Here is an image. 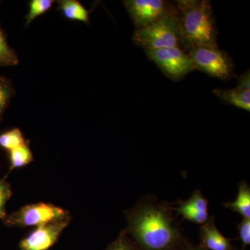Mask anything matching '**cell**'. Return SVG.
Instances as JSON below:
<instances>
[{
  "instance_id": "obj_1",
  "label": "cell",
  "mask_w": 250,
  "mask_h": 250,
  "mask_svg": "<svg viewBox=\"0 0 250 250\" xmlns=\"http://www.w3.org/2000/svg\"><path fill=\"white\" fill-rule=\"evenodd\" d=\"M126 215L128 231L142 250H171L180 242V233L164 209L144 205Z\"/></svg>"
},
{
  "instance_id": "obj_2",
  "label": "cell",
  "mask_w": 250,
  "mask_h": 250,
  "mask_svg": "<svg viewBox=\"0 0 250 250\" xmlns=\"http://www.w3.org/2000/svg\"><path fill=\"white\" fill-rule=\"evenodd\" d=\"M182 45L185 49L218 46L213 11L207 0L176 1Z\"/></svg>"
},
{
  "instance_id": "obj_3",
  "label": "cell",
  "mask_w": 250,
  "mask_h": 250,
  "mask_svg": "<svg viewBox=\"0 0 250 250\" xmlns=\"http://www.w3.org/2000/svg\"><path fill=\"white\" fill-rule=\"evenodd\" d=\"M132 40L135 45L145 50L180 47L182 37L178 11L177 10L147 27L136 29Z\"/></svg>"
},
{
  "instance_id": "obj_4",
  "label": "cell",
  "mask_w": 250,
  "mask_h": 250,
  "mask_svg": "<svg viewBox=\"0 0 250 250\" xmlns=\"http://www.w3.org/2000/svg\"><path fill=\"white\" fill-rule=\"evenodd\" d=\"M71 218L68 210L52 203L38 202L24 206L3 220L9 228H26L41 226L59 220Z\"/></svg>"
},
{
  "instance_id": "obj_5",
  "label": "cell",
  "mask_w": 250,
  "mask_h": 250,
  "mask_svg": "<svg viewBox=\"0 0 250 250\" xmlns=\"http://www.w3.org/2000/svg\"><path fill=\"white\" fill-rule=\"evenodd\" d=\"M196 69L210 76L227 80L231 78L234 72L232 60L218 46H203L187 49Z\"/></svg>"
},
{
  "instance_id": "obj_6",
  "label": "cell",
  "mask_w": 250,
  "mask_h": 250,
  "mask_svg": "<svg viewBox=\"0 0 250 250\" xmlns=\"http://www.w3.org/2000/svg\"><path fill=\"white\" fill-rule=\"evenodd\" d=\"M146 53L166 76L174 81L181 80L196 70L187 52L180 47L149 49L146 50Z\"/></svg>"
},
{
  "instance_id": "obj_7",
  "label": "cell",
  "mask_w": 250,
  "mask_h": 250,
  "mask_svg": "<svg viewBox=\"0 0 250 250\" xmlns=\"http://www.w3.org/2000/svg\"><path fill=\"white\" fill-rule=\"evenodd\" d=\"M136 29H142L177 11V7L165 0L123 1Z\"/></svg>"
},
{
  "instance_id": "obj_8",
  "label": "cell",
  "mask_w": 250,
  "mask_h": 250,
  "mask_svg": "<svg viewBox=\"0 0 250 250\" xmlns=\"http://www.w3.org/2000/svg\"><path fill=\"white\" fill-rule=\"evenodd\" d=\"M71 218L37 227L31 230L19 243L21 250H48L58 241Z\"/></svg>"
},
{
  "instance_id": "obj_9",
  "label": "cell",
  "mask_w": 250,
  "mask_h": 250,
  "mask_svg": "<svg viewBox=\"0 0 250 250\" xmlns=\"http://www.w3.org/2000/svg\"><path fill=\"white\" fill-rule=\"evenodd\" d=\"M250 70L240 77L236 88L226 90H215L213 93L228 104L250 111Z\"/></svg>"
},
{
  "instance_id": "obj_10",
  "label": "cell",
  "mask_w": 250,
  "mask_h": 250,
  "mask_svg": "<svg viewBox=\"0 0 250 250\" xmlns=\"http://www.w3.org/2000/svg\"><path fill=\"white\" fill-rule=\"evenodd\" d=\"M176 210L192 223L204 225L208 220V201L198 190L194 192L190 200L180 204Z\"/></svg>"
},
{
  "instance_id": "obj_11",
  "label": "cell",
  "mask_w": 250,
  "mask_h": 250,
  "mask_svg": "<svg viewBox=\"0 0 250 250\" xmlns=\"http://www.w3.org/2000/svg\"><path fill=\"white\" fill-rule=\"evenodd\" d=\"M202 248L208 250H233L229 240L225 238L213 221H207L200 230Z\"/></svg>"
},
{
  "instance_id": "obj_12",
  "label": "cell",
  "mask_w": 250,
  "mask_h": 250,
  "mask_svg": "<svg viewBox=\"0 0 250 250\" xmlns=\"http://www.w3.org/2000/svg\"><path fill=\"white\" fill-rule=\"evenodd\" d=\"M58 9L69 21L83 23L89 22V12L77 0H60L57 1Z\"/></svg>"
},
{
  "instance_id": "obj_13",
  "label": "cell",
  "mask_w": 250,
  "mask_h": 250,
  "mask_svg": "<svg viewBox=\"0 0 250 250\" xmlns=\"http://www.w3.org/2000/svg\"><path fill=\"white\" fill-rule=\"evenodd\" d=\"M10 162L9 172L15 169L25 167L34 161V156L27 141L22 146L9 152Z\"/></svg>"
},
{
  "instance_id": "obj_14",
  "label": "cell",
  "mask_w": 250,
  "mask_h": 250,
  "mask_svg": "<svg viewBox=\"0 0 250 250\" xmlns=\"http://www.w3.org/2000/svg\"><path fill=\"white\" fill-rule=\"evenodd\" d=\"M227 208L238 212L244 218H250V189L245 182H241L239 185L238 197L236 201L227 203Z\"/></svg>"
},
{
  "instance_id": "obj_15",
  "label": "cell",
  "mask_w": 250,
  "mask_h": 250,
  "mask_svg": "<svg viewBox=\"0 0 250 250\" xmlns=\"http://www.w3.org/2000/svg\"><path fill=\"white\" fill-rule=\"evenodd\" d=\"M27 142L22 131L18 128H14L0 134V147L10 152L22 146Z\"/></svg>"
},
{
  "instance_id": "obj_16",
  "label": "cell",
  "mask_w": 250,
  "mask_h": 250,
  "mask_svg": "<svg viewBox=\"0 0 250 250\" xmlns=\"http://www.w3.org/2000/svg\"><path fill=\"white\" fill-rule=\"evenodd\" d=\"M19 63L16 52L8 45L7 41L0 27V65L14 66Z\"/></svg>"
},
{
  "instance_id": "obj_17",
  "label": "cell",
  "mask_w": 250,
  "mask_h": 250,
  "mask_svg": "<svg viewBox=\"0 0 250 250\" xmlns=\"http://www.w3.org/2000/svg\"><path fill=\"white\" fill-rule=\"evenodd\" d=\"M52 0H31L29 4V12L26 16L25 25L31 24L36 18L47 12L53 6Z\"/></svg>"
},
{
  "instance_id": "obj_18",
  "label": "cell",
  "mask_w": 250,
  "mask_h": 250,
  "mask_svg": "<svg viewBox=\"0 0 250 250\" xmlns=\"http://www.w3.org/2000/svg\"><path fill=\"white\" fill-rule=\"evenodd\" d=\"M15 93L16 90L10 80L0 76V121Z\"/></svg>"
},
{
  "instance_id": "obj_19",
  "label": "cell",
  "mask_w": 250,
  "mask_h": 250,
  "mask_svg": "<svg viewBox=\"0 0 250 250\" xmlns=\"http://www.w3.org/2000/svg\"><path fill=\"white\" fill-rule=\"evenodd\" d=\"M12 190L9 182L6 181V177L0 179V220L6 218V204L12 196Z\"/></svg>"
},
{
  "instance_id": "obj_20",
  "label": "cell",
  "mask_w": 250,
  "mask_h": 250,
  "mask_svg": "<svg viewBox=\"0 0 250 250\" xmlns=\"http://www.w3.org/2000/svg\"><path fill=\"white\" fill-rule=\"evenodd\" d=\"M106 250H135L125 232H122L116 241L112 243Z\"/></svg>"
},
{
  "instance_id": "obj_21",
  "label": "cell",
  "mask_w": 250,
  "mask_h": 250,
  "mask_svg": "<svg viewBox=\"0 0 250 250\" xmlns=\"http://www.w3.org/2000/svg\"><path fill=\"white\" fill-rule=\"evenodd\" d=\"M239 236L242 243L244 246L250 244V219L244 218V220L238 226Z\"/></svg>"
},
{
  "instance_id": "obj_22",
  "label": "cell",
  "mask_w": 250,
  "mask_h": 250,
  "mask_svg": "<svg viewBox=\"0 0 250 250\" xmlns=\"http://www.w3.org/2000/svg\"><path fill=\"white\" fill-rule=\"evenodd\" d=\"M187 250H206L202 247H190L188 248Z\"/></svg>"
}]
</instances>
